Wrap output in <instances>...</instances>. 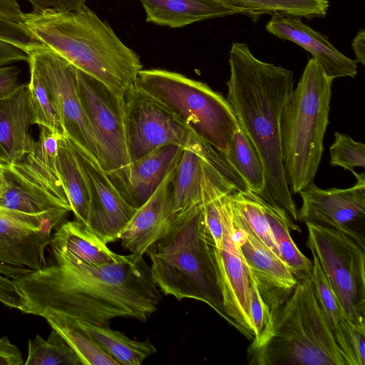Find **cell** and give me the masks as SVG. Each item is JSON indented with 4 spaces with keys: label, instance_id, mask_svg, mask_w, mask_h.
<instances>
[{
    "label": "cell",
    "instance_id": "obj_30",
    "mask_svg": "<svg viewBox=\"0 0 365 365\" xmlns=\"http://www.w3.org/2000/svg\"><path fill=\"white\" fill-rule=\"evenodd\" d=\"M312 280L318 301L336 342L344 355L347 365H356L346 330L348 319L343 314L339 302L328 283L317 258L314 255H312Z\"/></svg>",
    "mask_w": 365,
    "mask_h": 365
},
{
    "label": "cell",
    "instance_id": "obj_26",
    "mask_svg": "<svg viewBox=\"0 0 365 365\" xmlns=\"http://www.w3.org/2000/svg\"><path fill=\"white\" fill-rule=\"evenodd\" d=\"M56 159L75 220L86 227L90 209L89 190L73 145L66 136L58 141Z\"/></svg>",
    "mask_w": 365,
    "mask_h": 365
},
{
    "label": "cell",
    "instance_id": "obj_9",
    "mask_svg": "<svg viewBox=\"0 0 365 365\" xmlns=\"http://www.w3.org/2000/svg\"><path fill=\"white\" fill-rule=\"evenodd\" d=\"M305 224L307 246L317 258L343 314L365 328V248L334 228Z\"/></svg>",
    "mask_w": 365,
    "mask_h": 365
},
{
    "label": "cell",
    "instance_id": "obj_27",
    "mask_svg": "<svg viewBox=\"0 0 365 365\" xmlns=\"http://www.w3.org/2000/svg\"><path fill=\"white\" fill-rule=\"evenodd\" d=\"M250 191L265 199V173L259 155L240 127L234 132L226 153L222 155Z\"/></svg>",
    "mask_w": 365,
    "mask_h": 365
},
{
    "label": "cell",
    "instance_id": "obj_14",
    "mask_svg": "<svg viewBox=\"0 0 365 365\" xmlns=\"http://www.w3.org/2000/svg\"><path fill=\"white\" fill-rule=\"evenodd\" d=\"M356 182L349 188L322 189L314 182L299 192L302 205L297 210V220L312 222L344 233L364 247V236L354 225L365 218V175L351 171Z\"/></svg>",
    "mask_w": 365,
    "mask_h": 365
},
{
    "label": "cell",
    "instance_id": "obj_13",
    "mask_svg": "<svg viewBox=\"0 0 365 365\" xmlns=\"http://www.w3.org/2000/svg\"><path fill=\"white\" fill-rule=\"evenodd\" d=\"M231 192L224 197L223 237L220 245L214 246V254L228 323L252 341L255 329L250 314V273L235 235Z\"/></svg>",
    "mask_w": 365,
    "mask_h": 365
},
{
    "label": "cell",
    "instance_id": "obj_18",
    "mask_svg": "<svg viewBox=\"0 0 365 365\" xmlns=\"http://www.w3.org/2000/svg\"><path fill=\"white\" fill-rule=\"evenodd\" d=\"M182 148L165 145L107 174L125 200L138 209L179 162Z\"/></svg>",
    "mask_w": 365,
    "mask_h": 365
},
{
    "label": "cell",
    "instance_id": "obj_16",
    "mask_svg": "<svg viewBox=\"0 0 365 365\" xmlns=\"http://www.w3.org/2000/svg\"><path fill=\"white\" fill-rule=\"evenodd\" d=\"M231 205L236 240L250 275L271 311L289 297L298 281L281 258L252 233L232 202Z\"/></svg>",
    "mask_w": 365,
    "mask_h": 365
},
{
    "label": "cell",
    "instance_id": "obj_33",
    "mask_svg": "<svg viewBox=\"0 0 365 365\" xmlns=\"http://www.w3.org/2000/svg\"><path fill=\"white\" fill-rule=\"evenodd\" d=\"M230 200L252 233L269 249L280 257V252L257 195L233 191Z\"/></svg>",
    "mask_w": 365,
    "mask_h": 365
},
{
    "label": "cell",
    "instance_id": "obj_36",
    "mask_svg": "<svg viewBox=\"0 0 365 365\" xmlns=\"http://www.w3.org/2000/svg\"><path fill=\"white\" fill-rule=\"evenodd\" d=\"M0 40L19 47L27 53L33 50L47 47L30 32L24 24L0 16Z\"/></svg>",
    "mask_w": 365,
    "mask_h": 365
},
{
    "label": "cell",
    "instance_id": "obj_31",
    "mask_svg": "<svg viewBox=\"0 0 365 365\" xmlns=\"http://www.w3.org/2000/svg\"><path fill=\"white\" fill-rule=\"evenodd\" d=\"M42 317L68 341L83 365H120L79 327L76 320L53 312H46Z\"/></svg>",
    "mask_w": 365,
    "mask_h": 365
},
{
    "label": "cell",
    "instance_id": "obj_35",
    "mask_svg": "<svg viewBox=\"0 0 365 365\" xmlns=\"http://www.w3.org/2000/svg\"><path fill=\"white\" fill-rule=\"evenodd\" d=\"M330 165L344 170L365 168V145L354 140L350 136L336 132L334 142L329 148Z\"/></svg>",
    "mask_w": 365,
    "mask_h": 365
},
{
    "label": "cell",
    "instance_id": "obj_5",
    "mask_svg": "<svg viewBox=\"0 0 365 365\" xmlns=\"http://www.w3.org/2000/svg\"><path fill=\"white\" fill-rule=\"evenodd\" d=\"M247 354L252 365H347L312 278L298 281L289 297L270 311L268 325Z\"/></svg>",
    "mask_w": 365,
    "mask_h": 365
},
{
    "label": "cell",
    "instance_id": "obj_20",
    "mask_svg": "<svg viewBox=\"0 0 365 365\" xmlns=\"http://www.w3.org/2000/svg\"><path fill=\"white\" fill-rule=\"evenodd\" d=\"M51 235L0 217V274L14 280L43 267Z\"/></svg>",
    "mask_w": 365,
    "mask_h": 365
},
{
    "label": "cell",
    "instance_id": "obj_34",
    "mask_svg": "<svg viewBox=\"0 0 365 365\" xmlns=\"http://www.w3.org/2000/svg\"><path fill=\"white\" fill-rule=\"evenodd\" d=\"M28 84L34 124L64 135L58 111L49 92L32 68H30V81Z\"/></svg>",
    "mask_w": 365,
    "mask_h": 365
},
{
    "label": "cell",
    "instance_id": "obj_21",
    "mask_svg": "<svg viewBox=\"0 0 365 365\" xmlns=\"http://www.w3.org/2000/svg\"><path fill=\"white\" fill-rule=\"evenodd\" d=\"M34 125L28 83L0 101V163L9 165L22 160L31 152Z\"/></svg>",
    "mask_w": 365,
    "mask_h": 365
},
{
    "label": "cell",
    "instance_id": "obj_25",
    "mask_svg": "<svg viewBox=\"0 0 365 365\" xmlns=\"http://www.w3.org/2000/svg\"><path fill=\"white\" fill-rule=\"evenodd\" d=\"M270 229L279 248L281 259L287 265L297 281L312 278V262L305 257L294 242L289 230L301 232L292 223L284 210L271 205L257 195Z\"/></svg>",
    "mask_w": 365,
    "mask_h": 365
},
{
    "label": "cell",
    "instance_id": "obj_28",
    "mask_svg": "<svg viewBox=\"0 0 365 365\" xmlns=\"http://www.w3.org/2000/svg\"><path fill=\"white\" fill-rule=\"evenodd\" d=\"M77 323L120 365H140L147 357L157 351L149 341H140L130 339L123 333L110 329L108 326L79 321Z\"/></svg>",
    "mask_w": 365,
    "mask_h": 365
},
{
    "label": "cell",
    "instance_id": "obj_46",
    "mask_svg": "<svg viewBox=\"0 0 365 365\" xmlns=\"http://www.w3.org/2000/svg\"><path fill=\"white\" fill-rule=\"evenodd\" d=\"M86 1V0H85Z\"/></svg>",
    "mask_w": 365,
    "mask_h": 365
},
{
    "label": "cell",
    "instance_id": "obj_8",
    "mask_svg": "<svg viewBox=\"0 0 365 365\" xmlns=\"http://www.w3.org/2000/svg\"><path fill=\"white\" fill-rule=\"evenodd\" d=\"M136 87L156 99L222 155L239 126L230 103L208 85L164 69H142Z\"/></svg>",
    "mask_w": 365,
    "mask_h": 365
},
{
    "label": "cell",
    "instance_id": "obj_11",
    "mask_svg": "<svg viewBox=\"0 0 365 365\" xmlns=\"http://www.w3.org/2000/svg\"><path fill=\"white\" fill-rule=\"evenodd\" d=\"M124 102L130 162L162 146L185 148L195 132L168 108L136 86L125 97Z\"/></svg>",
    "mask_w": 365,
    "mask_h": 365
},
{
    "label": "cell",
    "instance_id": "obj_37",
    "mask_svg": "<svg viewBox=\"0 0 365 365\" xmlns=\"http://www.w3.org/2000/svg\"><path fill=\"white\" fill-rule=\"evenodd\" d=\"M250 314L255 329L252 342L262 335L270 318V310L262 299L254 279L250 275Z\"/></svg>",
    "mask_w": 365,
    "mask_h": 365
},
{
    "label": "cell",
    "instance_id": "obj_40",
    "mask_svg": "<svg viewBox=\"0 0 365 365\" xmlns=\"http://www.w3.org/2000/svg\"><path fill=\"white\" fill-rule=\"evenodd\" d=\"M24 364L21 352L7 336L0 338V365Z\"/></svg>",
    "mask_w": 365,
    "mask_h": 365
},
{
    "label": "cell",
    "instance_id": "obj_45",
    "mask_svg": "<svg viewBox=\"0 0 365 365\" xmlns=\"http://www.w3.org/2000/svg\"><path fill=\"white\" fill-rule=\"evenodd\" d=\"M7 183L5 177V164L0 163V201L2 200L6 189Z\"/></svg>",
    "mask_w": 365,
    "mask_h": 365
},
{
    "label": "cell",
    "instance_id": "obj_17",
    "mask_svg": "<svg viewBox=\"0 0 365 365\" xmlns=\"http://www.w3.org/2000/svg\"><path fill=\"white\" fill-rule=\"evenodd\" d=\"M176 166L147 201L137 209L118 235L122 247L137 259L142 257L166 232L175 217L172 180Z\"/></svg>",
    "mask_w": 365,
    "mask_h": 365
},
{
    "label": "cell",
    "instance_id": "obj_2",
    "mask_svg": "<svg viewBox=\"0 0 365 365\" xmlns=\"http://www.w3.org/2000/svg\"><path fill=\"white\" fill-rule=\"evenodd\" d=\"M227 100L240 127L257 150L265 173V199L297 221V210L287 182L282 154L280 122L294 86V73L260 61L245 43H232Z\"/></svg>",
    "mask_w": 365,
    "mask_h": 365
},
{
    "label": "cell",
    "instance_id": "obj_4",
    "mask_svg": "<svg viewBox=\"0 0 365 365\" xmlns=\"http://www.w3.org/2000/svg\"><path fill=\"white\" fill-rule=\"evenodd\" d=\"M215 242L201 205L175 217L166 232L147 250L153 282L177 300L201 301L228 322L214 254Z\"/></svg>",
    "mask_w": 365,
    "mask_h": 365
},
{
    "label": "cell",
    "instance_id": "obj_15",
    "mask_svg": "<svg viewBox=\"0 0 365 365\" xmlns=\"http://www.w3.org/2000/svg\"><path fill=\"white\" fill-rule=\"evenodd\" d=\"M72 145L90 195V209L86 228L106 244L117 241L120 232L137 209L125 200L97 163Z\"/></svg>",
    "mask_w": 365,
    "mask_h": 365
},
{
    "label": "cell",
    "instance_id": "obj_3",
    "mask_svg": "<svg viewBox=\"0 0 365 365\" xmlns=\"http://www.w3.org/2000/svg\"><path fill=\"white\" fill-rule=\"evenodd\" d=\"M22 24L118 98L124 100L136 86L143 69L140 56L85 1L72 9L24 14Z\"/></svg>",
    "mask_w": 365,
    "mask_h": 365
},
{
    "label": "cell",
    "instance_id": "obj_22",
    "mask_svg": "<svg viewBox=\"0 0 365 365\" xmlns=\"http://www.w3.org/2000/svg\"><path fill=\"white\" fill-rule=\"evenodd\" d=\"M220 154L194 132L183 149L172 180L175 215L201 204L205 165Z\"/></svg>",
    "mask_w": 365,
    "mask_h": 365
},
{
    "label": "cell",
    "instance_id": "obj_32",
    "mask_svg": "<svg viewBox=\"0 0 365 365\" xmlns=\"http://www.w3.org/2000/svg\"><path fill=\"white\" fill-rule=\"evenodd\" d=\"M26 365H83L68 341L56 329L46 339L36 335L28 341Z\"/></svg>",
    "mask_w": 365,
    "mask_h": 365
},
{
    "label": "cell",
    "instance_id": "obj_24",
    "mask_svg": "<svg viewBox=\"0 0 365 365\" xmlns=\"http://www.w3.org/2000/svg\"><path fill=\"white\" fill-rule=\"evenodd\" d=\"M53 250L89 265H103L118 262L125 259L111 251L97 235L74 220L59 225L51 235Z\"/></svg>",
    "mask_w": 365,
    "mask_h": 365
},
{
    "label": "cell",
    "instance_id": "obj_38",
    "mask_svg": "<svg viewBox=\"0 0 365 365\" xmlns=\"http://www.w3.org/2000/svg\"><path fill=\"white\" fill-rule=\"evenodd\" d=\"M20 73L17 66H0V101L13 94L21 86Z\"/></svg>",
    "mask_w": 365,
    "mask_h": 365
},
{
    "label": "cell",
    "instance_id": "obj_19",
    "mask_svg": "<svg viewBox=\"0 0 365 365\" xmlns=\"http://www.w3.org/2000/svg\"><path fill=\"white\" fill-rule=\"evenodd\" d=\"M266 30L277 38L290 41L309 52L324 73L331 78H354L357 63L340 51L329 38L305 24L301 17L276 14L268 21Z\"/></svg>",
    "mask_w": 365,
    "mask_h": 365
},
{
    "label": "cell",
    "instance_id": "obj_41",
    "mask_svg": "<svg viewBox=\"0 0 365 365\" xmlns=\"http://www.w3.org/2000/svg\"><path fill=\"white\" fill-rule=\"evenodd\" d=\"M32 5L34 12H44L72 9L85 0H27Z\"/></svg>",
    "mask_w": 365,
    "mask_h": 365
},
{
    "label": "cell",
    "instance_id": "obj_43",
    "mask_svg": "<svg viewBox=\"0 0 365 365\" xmlns=\"http://www.w3.org/2000/svg\"><path fill=\"white\" fill-rule=\"evenodd\" d=\"M24 14L17 0H0V16L12 21L22 24Z\"/></svg>",
    "mask_w": 365,
    "mask_h": 365
},
{
    "label": "cell",
    "instance_id": "obj_23",
    "mask_svg": "<svg viewBox=\"0 0 365 365\" xmlns=\"http://www.w3.org/2000/svg\"><path fill=\"white\" fill-rule=\"evenodd\" d=\"M145 21L171 29L204 20L240 14V11L215 0H140Z\"/></svg>",
    "mask_w": 365,
    "mask_h": 365
},
{
    "label": "cell",
    "instance_id": "obj_44",
    "mask_svg": "<svg viewBox=\"0 0 365 365\" xmlns=\"http://www.w3.org/2000/svg\"><path fill=\"white\" fill-rule=\"evenodd\" d=\"M351 48L356 56V63L365 65V30L361 29L351 42Z\"/></svg>",
    "mask_w": 365,
    "mask_h": 365
},
{
    "label": "cell",
    "instance_id": "obj_6",
    "mask_svg": "<svg viewBox=\"0 0 365 365\" xmlns=\"http://www.w3.org/2000/svg\"><path fill=\"white\" fill-rule=\"evenodd\" d=\"M40 128L31 152L19 162L5 164L7 186L0 201V217L52 234L71 211L56 159L58 141L64 135Z\"/></svg>",
    "mask_w": 365,
    "mask_h": 365
},
{
    "label": "cell",
    "instance_id": "obj_12",
    "mask_svg": "<svg viewBox=\"0 0 365 365\" xmlns=\"http://www.w3.org/2000/svg\"><path fill=\"white\" fill-rule=\"evenodd\" d=\"M77 93L101 148V168L108 175L128 165L125 102L106 86L76 68Z\"/></svg>",
    "mask_w": 365,
    "mask_h": 365
},
{
    "label": "cell",
    "instance_id": "obj_1",
    "mask_svg": "<svg viewBox=\"0 0 365 365\" xmlns=\"http://www.w3.org/2000/svg\"><path fill=\"white\" fill-rule=\"evenodd\" d=\"M53 260L14 279L21 312L42 317L53 312L73 319L108 326L115 317L145 322L157 311L161 293L143 257L89 265L52 249Z\"/></svg>",
    "mask_w": 365,
    "mask_h": 365
},
{
    "label": "cell",
    "instance_id": "obj_7",
    "mask_svg": "<svg viewBox=\"0 0 365 365\" xmlns=\"http://www.w3.org/2000/svg\"><path fill=\"white\" fill-rule=\"evenodd\" d=\"M333 80L310 58L283 110L280 122L282 161L292 193H299L313 182L321 162Z\"/></svg>",
    "mask_w": 365,
    "mask_h": 365
},
{
    "label": "cell",
    "instance_id": "obj_29",
    "mask_svg": "<svg viewBox=\"0 0 365 365\" xmlns=\"http://www.w3.org/2000/svg\"><path fill=\"white\" fill-rule=\"evenodd\" d=\"M250 18L262 14L294 16L306 19L324 17L328 0H215Z\"/></svg>",
    "mask_w": 365,
    "mask_h": 365
},
{
    "label": "cell",
    "instance_id": "obj_42",
    "mask_svg": "<svg viewBox=\"0 0 365 365\" xmlns=\"http://www.w3.org/2000/svg\"><path fill=\"white\" fill-rule=\"evenodd\" d=\"M29 54L9 42L0 40V66L16 61H28Z\"/></svg>",
    "mask_w": 365,
    "mask_h": 365
},
{
    "label": "cell",
    "instance_id": "obj_39",
    "mask_svg": "<svg viewBox=\"0 0 365 365\" xmlns=\"http://www.w3.org/2000/svg\"><path fill=\"white\" fill-rule=\"evenodd\" d=\"M0 302L5 305L21 310V295L14 279L0 274Z\"/></svg>",
    "mask_w": 365,
    "mask_h": 365
},
{
    "label": "cell",
    "instance_id": "obj_10",
    "mask_svg": "<svg viewBox=\"0 0 365 365\" xmlns=\"http://www.w3.org/2000/svg\"><path fill=\"white\" fill-rule=\"evenodd\" d=\"M27 63L48 91L64 135L101 167L100 146L76 89V68L48 47L33 50Z\"/></svg>",
    "mask_w": 365,
    "mask_h": 365
}]
</instances>
